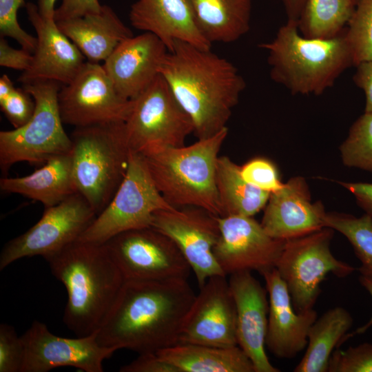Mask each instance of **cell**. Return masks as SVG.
Returning a JSON list of instances; mask_svg holds the SVG:
<instances>
[{
  "label": "cell",
  "mask_w": 372,
  "mask_h": 372,
  "mask_svg": "<svg viewBox=\"0 0 372 372\" xmlns=\"http://www.w3.org/2000/svg\"><path fill=\"white\" fill-rule=\"evenodd\" d=\"M345 37L353 54L354 65L372 61V0H358L346 27Z\"/></svg>",
  "instance_id": "33"
},
{
  "label": "cell",
  "mask_w": 372,
  "mask_h": 372,
  "mask_svg": "<svg viewBox=\"0 0 372 372\" xmlns=\"http://www.w3.org/2000/svg\"><path fill=\"white\" fill-rule=\"evenodd\" d=\"M1 110L8 120L19 128L32 118L35 102L32 96L23 88H15L7 97L0 101Z\"/></svg>",
  "instance_id": "38"
},
{
  "label": "cell",
  "mask_w": 372,
  "mask_h": 372,
  "mask_svg": "<svg viewBox=\"0 0 372 372\" xmlns=\"http://www.w3.org/2000/svg\"><path fill=\"white\" fill-rule=\"evenodd\" d=\"M24 0H0V33L1 36L15 39L21 48L34 52L37 39L26 32L17 21L19 8Z\"/></svg>",
  "instance_id": "35"
},
{
  "label": "cell",
  "mask_w": 372,
  "mask_h": 372,
  "mask_svg": "<svg viewBox=\"0 0 372 372\" xmlns=\"http://www.w3.org/2000/svg\"><path fill=\"white\" fill-rule=\"evenodd\" d=\"M24 359L21 336L8 324L0 325V372H21Z\"/></svg>",
  "instance_id": "37"
},
{
  "label": "cell",
  "mask_w": 372,
  "mask_h": 372,
  "mask_svg": "<svg viewBox=\"0 0 372 372\" xmlns=\"http://www.w3.org/2000/svg\"><path fill=\"white\" fill-rule=\"evenodd\" d=\"M102 6L99 0H62L55 10L54 20L58 22L97 14Z\"/></svg>",
  "instance_id": "39"
},
{
  "label": "cell",
  "mask_w": 372,
  "mask_h": 372,
  "mask_svg": "<svg viewBox=\"0 0 372 372\" xmlns=\"http://www.w3.org/2000/svg\"><path fill=\"white\" fill-rule=\"evenodd\" d=\"M333 229H322L287 240L276 265L298 312L313 309L320 285L329 273L344 278L355 270L337 259L330 249Z\"/></svg>",
  "instance_id": "9"
},
{
  "label": "cell",
  "mask_w": 372,
  "mask_h": 372,
  "mask_svg": "<svg viewBox=\"0 0 372 372\" xmlns=\"http://www.w3.org/2000/svg\"><path fill=\"white\" fill-rule=\"evenodd\" d=\"M177 344L238 345L236 306L226 276H211L200 287L183 322Z\"/></svg>",
  "instance_id": "17"
},
{
  "label": "cell",
  "mask_w": 372,
  "mask_h": 372,
  "mask_svg": "<svg viewBox=\"0 0 372 372\" xmlns=\"http://www.w3.org/2000/svg\"><path fill=\"white\" fill-rule=\"evenodd\" d=\"M242 178L250 185L270 194L283 186L274 164L265 158H254L240 167Z\"/></svg>",
  "instance_id": "36"
},
{
  "label": "cell",
  "mask_w": 372,
  "mask_h": 372,
  "mask_svg": "<svg viewBox=\"0 0 372 372\" xmlns=\"http://www.w3.org/2000/svg\"><path fill=\"white\" fill-rule=\"evenodd\" d=\"M168 52L155 34L145 32L123 41L104 61L103 67L118 92L132 100L159 75V67Z\"/></svg>",
  "instance_id": "20"
},
{
  "label": "cell",
  "mask_w": 372,
  "mask_h": 372,
  "mask_svg": "<svg viewBox=\"0 0 372 372\" xmlns=\"http://www.w3.org/2000/svg\"><path fill=\"white\" fill-rule=\"evenodd\" d=\"M226 127L189 146L160 147L141 153L151 176L165 200L174 207H196L222 216L216 187L218 153Z\"/></svg>",
  "instance_id": "5"
},
{
  "label": "cell",
  "mask_w": 372,
  "mask_h": 372,
  "mask_svg": "<svg viewBox=\"0 0 372 372\" xmlns=\"http://www.w3.org/2000/svg\"><path fill=\"white\" fill-rule=\"evenodd\" d=\"M129 19L134 28L155 34L168 50L176 41L211 49L196 23L193 0H136Z\"/></svg>",
  "instance_id": "23"
},
{
  "label": "cell",
  "mask_w": 372,
  "mask_h": 372,
  "mask_svg": "<svg viewBox=\"0 0 372 372\" xmlns=\"http://www.w3.org/2000/svg\"><path fill=\"white\" fill-rule=\"evenodd\" d=\"M259 48L268 53L271 79L293 94L320 95L354 65L345 30L335 38L311 39L300 33L298 23L287 21Z\"/></svg>",
  "instance_id": "4"
},
{
  "label": "cell",
  "mask_w": 372,
  "mask_h": 372,
  "mask_svg": "<svg viewBox=\"0 0 372 372\" xmlns=\"http://www.w3.org/2000/svg\"><path fill=\"white\" fill-rule=\"evenodd\" d=\"M58 102L63 123L75 127L123 123L132 106V100L118 92L103 65L90 61L61 87Z\"/></svg>",
  "instance_id": "13"
},
{
  "label": "cell",
  "mask_w": 372,
  "mask_h": 372,
  "mask_svg": "<svg viewBox=\"0 0 372 372\" xmlns=\"http://www.w3.org/2000/svg\"><path fill=\"white\" fill-rule=\"evenodd\" d=\"M21 336L24 347L21 372H47L60 366L103 372L104 360L118 350L101 345L96 332L74 338L60 337L37 320Z\"/></svg>",
  "instance_id": "15"
},
{
  "label": "cell",
  "mask_w": 372,
  "mask_h": 372,
  "mask_svg": "<svg viewBox=\"0 0 372 372\" xmlns=\"http://www.w3.org/2000/svg\"><path fill=\"white\" fill-rule=\"evenodd\" d=\"M216 187L222 216L252 217L266 206L271 194L246 182L240 166L226 156L218 159Z\"/></svg>",
  "instance_id": "29"
},
{
  "label": "cell",
  "mask_w": 372,
  "mask_h": 372,
  "mask_svg": "<svg viewBox=\"0 0 372 372\" xmlns=\"http://www.w3.org/2000/svg\"><path fill=\"white\" fill-rule=\"evenodd\" d=\"M324 214L320 202H311L304 179L296 176L270 194L260 223L272 238L287 240L325 227Z\"/></svg>",
  "instance_id": "22"
},
{
  "label": "cell",
  "mask_w": 372,
  "mask_h": 372,
  "mask_svg": "<svg viewBox=\"0 0 372 372\" xmlns=\"http://www.w3.org/2000/svg\"><path fill=\"white\" fill-rule=\"evenodd\" d=\"M359 281L362 285V287H364L366 289V291L370 293L372 297V279L363 276H360L359 278ZM371 326L372 317L366 324L357 329L354 333H363Z\"/></svg>",
  "instance_id": "46"
},
{
  "label": "cell",
  "mask_w": 372,
  "mask_h": 372,
  "mask_svg": "<svg viewBox=\"0 0 372 372\" xmlns=\"http://www.w3.org/2000/svg\"><path fill=\"white\" fill-rule=\"evenodd\" d=\"M45 260L67 291L66 327L77 336L96 332L125 282L105 245L77 240Z\"/></svg>",
  "instance_id": "3"
},
{
  "label": "cell",
  "mask_w": 372,
  "mask_h": 372,
  "mask_svg": "<svg viewBox=\"0 0 372 372\" xmlns=\"http://www.w3.org/2000/svg\"><path fill=\"white\" fill-rule=\"evenodd\" d=\"M123 123L75 127L70 135L76 189L97 216L113 198L128 167L130 150Z\"/></svg>",
  "instance_id": "6"
},
{
  "label": "cell",
  "mask_w": 372,
  "mask_h": 372,
  "mask_svg": "<svg viewBox=\"0 0 372 372\" xmlns=\"http://www.w3.org/2000/svg\"><path fill=\"white\" fill-rule=\"evenodd\" d=\"M104 244L125 280L187 279L192 271L174 240L152 227L120 233Z\"/></svg>",
  "instance_id": "12"
},
{
  "label": "cell",
  "mask_w": 372,
  "mask_h": 372,
  "mask_svg": "<svg viewBox=\"0 0 372 372\" xmlns=\"http://www.w3.org/2000/svg\"><path fill=\"white\" fill-rule=\"evenodd\" d=\"M96 216L79 193L45 208L36 224L4 245L0 254V270L25 257L39 256L45 260L76 241Z\"/></svg>",
  "instance_id": "11"
},
{
  "label": "cell",
  "mask_w": 372,
  "mask_h": 372,
  "mask_svg": "<svg viewBox=\"0 0 372 372\" xmlns=\"http://www.w3.org/2000/svg\"><path fill=\"white\" fill-rule=\"evenodd\" d=\"M178 372H255L240 347L176 344L156 352Z\"/></svg>",
  "instance_id": "26"
},
{
  "label": "cell",
  "mask_w": 372,
  "mask_h": 372,
  "mask_svg": "<svg viewBox=\"0 0 372 372\" xmlns=\"http://www.w3.org/2000/svg\"><path fill=\"white\" fill-rule=\"evenodd\" d=\"M130 152L143 153L160 147H182L194 132L192 121L159 75L141 94L124 122Z\"/></svg>",
  "instance_id": "10"
},
{
  "label": "cell",
  "mask_w": 372,
  "mask_h": 372,
  "mask_svg": "<svg viewBox=\"0 0 372 372\" xmlns=\"http://www.w3.org/2000/svg\"><path fill=\"white\" fill-rule=\"evenodd\" d=\"M159 74L190 117L198 139L223 128L246 87L229 61L189 43L176 41L159 67Z\"/></svg>",
  "instance_id": "2"
},
{
  "label": "cell",
  "mask_w": 372,
  "mask_h": 372,
  "mask_svg": "<svg viewBox=\"0 0 372 372\" xmlns=\"http://www.w3.org/2000/svg\"><path fill=\"white\" fill-rule=\"evenodd\" d=\"M353 322L350 313L341 307L330 309L317 318L309 329L305 353L293 371L328 372L335 347L355 334L347 333Z\"/></svg>",
  "instance_id": "28"
},
{
  "label": "cell",
  "mask_w": 372,
  "mask_h": 372,
  "mask_svg": "<svg viewBox=\"0 0 372 372\" xmlns=\"http://www.w3.org/2000/svg\"><path fill=\"white\" fill-rule=\"evenodd\" d=\"M340 153L345 165L372 171V114L364 112L354 122Z\"/></svg>",
  "instance_id": "32"
},
{
  "label": "cell",
  "mask_w": 372,
  "mask_h": 372,
  "mask_svg": "<svg viewBox=\"0 0 372 372\" xmlns=\"http://www.w3.org/2000/svg\"><path fill=\"white\" fill-rule=\"evenodd\" d=\"M196 23L212 43H232L250 28L251 0H193Z\"/></svg>",
  "instance_id": "27"
},
{
  "label": "cell",
  "mask_w": 372,
  "mask_h": 372,
  "mask_svg": "<svg viewBox=\"0 0 372 372\" xmlns=\"http://www.w3.org/2000/svg\"><path fill=\"white\" fill-rule=\"evenodd\" d=\"M33 62L31 52L21 48H12L7 41L1 37L0 39V65L14 70L26 71L30 68Z\"/></svg>",
  "instance_id": "40"
},
{
  "label": "cell",
  "mask_w": 372,
  "mask_h": 372,
  "mask_svg": "<svg viewBox=\"0 0 372 372\" xmlns=\"http://www.w3.org/2000/svg\"><path fill=\"white\" fill-rule=\"evenodd\" d=\"M15 89L13 83L6 74L0 78V101L7 97Z\"/></svg>",
  "instance_id": "47"
},
{
  "label": "cell",
  "mask_w": 372,
  "mask_h": 372,
  "mask_svg": "<svg viewBox=\"0 0 372 372\" xmlns=\"http://www.w3.org/2000/svg\"><path fill=\"white\" fill-rule=\"evenodd\" d=\"M220 234L214 255L223 273L276 268L286 240L270 236L251 216H218Z\"/></svg>",
  "instance_id": "16"
},
{
  "label": "cell",
  "mask_w": 372,
  "mask_h": 372,
  "mask_svg": "<svg viewBox=\"0 0 372 372\" xmlns=\"http://www.w3.org/2000/svg\"><path fill=\"white\" fill-rule=\"evenodd\" d=\"M0 189L3 192L20 194L39 201L45 208L59 204L77 193L71 151L52 157L28 176L2 177Z\"/></svg>",
  "instance_id": "25"
},
{
  "label": "cell",
  "mask_w": 372,
  "mask_h": 372,
  "mask_svg": "<svg viewBox=\"0 0 372 372\" xmlns=\"http://www.w3.org/2000/svg\"><path fill=\"white\" fill-rule=\"evenodd\" d=\"M229 285L236 306L238 346L251 360L255 372H279L265 351L269 300L267 290L250 271L229 275Z\"/></svg>",
  "instance_id": "18"
},
{
  "label": "cell",
  "mask_w": 372,
  "mask_h": 372,
  "mask_svg": "<svg viewBox=\"0 0 372 372\" xmlns=\"http://www.w3.org/2000/svg\"><path fill=\"white\" fill-rule=\"evenodd\" d=\"M356 68L353 77V81L365 93L364 112L372 114V61L362 62L358 64Z\"/></svg>",
  "instance_id": "42"
},
{
  "label": "cell",
  "mask_w": 372,
  "mask_h": 372,
  "mask_svg": "<svg viewBox=\"0 0 372 372\" xmlns=\"http://www.w3.org/2000/svg\"><path fill=\"white\" fill-rule=\"evenodd\" d=\"M175 209L156 187L143 155L130 152L126 174L113 198L78 240L104 244L120 233L151 227L157 211Z\"/></svg>",
  "instance_id": "8"
},
{
  "label": "cell",
  "mask_w": 372,
  "mask_h": 372,
  "mask_svg": "<svg viewBox=\"0 0 372 372\" xmlns=\"http://www.w3.org/2000/svg\"><path fill=\"white\" fill-rule=\"evenodd\" d=\"M307 0H282L287 21L298 23Z\"/></svg>",
  "instance_id": "44"
},
{
  "label": "cell",
  "mask_w": 372,
  "mask_h": 372,
  "mask_svg": "<svg viewBox=\"0 0 372 372\" xmlns=\"http://www.w3.org/2000/svg\"><path fill=\"white\" fill-rule=\"evenodd\" d=\"M59 82L37 81L23 84L35 102L30 121L19 128L0 132V168L6 174L17 163L42 165L71 151L72 141L64 130L58 95Z\"/></svg>",
  "instance_id": "7"
},
{
  "label": "cell",
  "mask_w": 372,
  "mask_h": 372,
  "mask_svg": "<svg viewBox=\"0 0 372 372\" xmlns=\"http://www.w3.org/2000/svg\"><path fill=\"white\" fill-rule=\"evenodd\" d=\"M355 197L357 203L366 214L372 216V183H339Z\"/></svg>",
  "instance_id": "43"
},
{
  "label": "cell",
  "mask_w": 372,
  "mask_h": 372,
  "mask_svg": "<svg viewBox=\"0 0 372 372\" xmlns=\"http://www.w3.org/2000/svg\"><path fill=\"white\" fill-rule=\"evenodd\" d=\"M121 372H178L170 364L163 360L155 353L139 354L132 362L123 366Z\"/></svg>",
  "instance_id": "41"
},
{
  "label": "cell",
  "mask_w": 372,
  "mask_h": 372,
  "mask_svg": "<svg viewBox=\"0 0 372 372\" xmlns=\"http://www.w3.org/2000/svg\"><path fill=\"white\" fill-rule=\"evenodd\" d=\"M56 24L92 63L104 61L123 41L133 36L107 5H103L99 13L58 21Z\"/></svg>",
  "instance_id": "24"
},
{
  "label": "cell",
  "mask_w": 372,
  "mask_h": 372,
  "mask_svg": "<svg viewBox=\"0 0 372 372\" xmlns=\"http://www.w3.org/2000/svg\"><path fill=\"white\" fill-rule=\"evenodd\" d=\"M269 295L265 345L280 359H292L307 347L308 333L316 320L314 309L295 310L287 287L276 268L261 274Z\"/></svg>",
  "instance_id": "21"
},
{
  "label": "cell",
  "mask_w": 372,
  "mask_h": 372,
  "mask_svg": "<svg viewBox=\"0 0 372 372\" xmlns=\"http://www.w3.org/2000/svg\"><path fill=\"white\" fill-rule=\"evenodd\" d=\"M358 0H307L298 21L307 38L329 39L341 34L351 18Z\"/></svg>",
  "instance_id": "30"
},
{
  "label": "cell",
  "mask_w": 372,
  "mask_h": 372,
  "mask_svg": "<svg viewBox=\"0 0 372 372\" xmlns=\"http://www.w3.org/2000/svg\"><path fill=\"white\" fill-rule=\"evenodd\" d=\"M56 0H38V9L40 14L50 19H54V4Z\"/></svg>",
  "instance_id": "45"
},
{
  "label": "cell",
  "mask_w": 372,
  "mask_h": 372,
  "mask_svg": "<svg viewBox=\"0 0 372 372\" xmlns=\"http://www.w3.org/2000/svg\"><path fill=\"white\" fill-rule=\"evenodd\" d=\"M28 20L37 32V43L30 68L18 81L23 84L37 81L70 83L85 63V57L57 26L54 19L43 17L37 5H25Z\"/></svg>",
  "instance_id": "19"
},
{
  "label": "cell",
  "mask_w": 372,
  "mask_h": 372,
  "mask_svg": "<svg viewBox=\"0 0 372 372\" xmlns=\"http://www.w3.org/2000/svg\"><path fill=\"white\" fill-rule=\"evenodd\" d=\"M152 227L177 245L194 272L199 287L214 276H226L214 255L220 234L218 216L196 207L159 210Z\"/></svg>",
  "instance_id": "14"
},
{
  "label": "cell",
  "mask_w": 372,
  "mask_h": 372,
  "mask_svg": "<svg viewBox=\"0 0 372 372\" xmlns=\"http://www.w3.org/2000/svg\"><path fill=\"white\" fill-rule=\"evenodd\" d=\"M324 227L343 234L353 247L361 262L358 268L361 276L372 279V216L366 214L361 217L331 212L324 214Z\"/></svg>",
  "instance_id": "31"
},
{
  "label": "cell",
  "mask_w": 372,
  "mask_h": 372,
  "mask_svg": "<svg viewBox=\"0 0 372 372\" xmlns=\"http://www.w3.org/2000/svg\"><path fill=\"white\" fill-rule=\"evenodd\" d=\"M328 372H372V344L335 349L330 357Z\"/></svg>",
  "instance_id": "34"
},
{
  "label": "cell",
  "mask_w": 372,
  "mask_h": 372,
  "mask_svg": "<svg viewBox=\"0 0 372 372\" xmlns=\"http://www.w3.org/2000/svg\"><path fill=\"white\" fill-rule=\"evenodd\" d=\"M195 296L187 279L125 280L97 341L138 354L175 345Z\"/></svg>",
  "instance_id": "1"
}]
</instances>
